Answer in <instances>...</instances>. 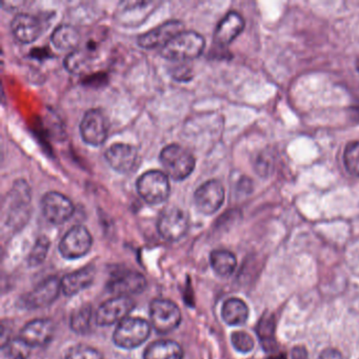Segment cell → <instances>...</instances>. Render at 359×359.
<instances>
[{"label": "cell", "mask_w": 359, "mask_h": 359, "mask_svg": "<svg viewBox=\"0 0 359 359\" xmlns=\"http://www.w3.org/2000/svg\"><path fill=\"white\" fill-rule=\"evenodd\" d=\"M205 47V39L199 33L182 31L161 48V54L165 60L176 62L194 60L203 54Z\"/></svg>", "instance_id": "cell-1"}, {"label": "cell", "mask_w": 359, "mask_h": 359, "mask_svg": "<svg viewBox=\"0 0 359 359\" xmlns=\"http://www.w3.org/2000/svg\"><path fill=\"white\" fill-rule=\"evenodd\" d=\"M159 161L165 174L174 180H184L195 169L196 161L192 153L177 144H169L161 150Z\"/></svg>", "instance_id": "cell-2"}, {"label": "cell", "mask_w": 359, "mask_h": 359, "mask_svg": "<svg viewBox=\"0 0 359 359\" xmlns=\"http://www.w3.org/2000/svg\"><path fill=\"white\" fill-rule=\"evenodd\" d=\"M136 189L140 196L150 205L165 203L171 191L167 174L158 170H151L142 174L136 182Z\"/></svg>", "instance_id": "cell-3"}, {"label": "cell", "mask_w": 359, "mask_h": 359, "mask_svg": "<svg viewBox=\"0 0 359 359\" xmlns=\"http://www.w3.org/2000/svg\"><path fill=\"white\" fill-rule=\"evenodd\" d=\"M151 333V325L148 321L135 317H127L118 323L113 340L117 346L126 350L138 348L142 346Z\"/></svg>", "instance_id": "cell-4"}, {"label": "cell", "mask_w": 359, "mask_h": 359, "mask_svg": "<svg viewBox=\"0 0 359 359\" xmlns=\"http://www.w3.org/2000/svg\"><path fill=\"white\" fill-rule=\"evenodd\" d=\"M150 319L157 333H171L180 325L182 312L172 300L155 299L150 304Z\"/></svg>", "instance_id": "cell-5"}, {"label": "cell", "mask_w": 359, "mask_h": 359, "mask_svg": "<svg viewBox=\"0 0 359 359\" xmlns=\"http://www.w3.org/2000/svg\"><path fill=\"white\" fill-rule=\"evenodd\" d=\"M189 218L184 210L177 207L165 208L157 222L159 234L167 241H178L187 234Z\"/></svg>", "instance_id": "cell-6"}, {"label": "cell", "mask_w": 359, "mask_h": 359, "mask_svg": "<svg viewBox=\"0 0 359 359\" xmlns=\"http://www.w3.org/2000/svg\"><path fill=\"white\" fill-rule=\"evenodd\" d=\"M93 245L91 233L86 226H75L65 234L58 249L66 259H79L89 253Z\"/></svg>", "instance_id": "cell-7"}, {"label": "cell", "mask_w": 359, "mask_h": 359, "mask_svg": "<svg viewBox=\"0 0 359 359\" xmlns=\"http://www.w3.org/2000/svg\"><path fill=\"white\" fill-rule=\"evenodd\" d=\"M81 138L89 146L100 147L106 142L109 123L106 115L98 109H90L83 115L79 126Z\"/></svg>", "instance_id": "cell-8"}, {"label": "cell", "mask_w": 359, "mask_h": 359, "mask_svg": "<svg viewBox=\"0 0 359 359\" xmlns=\"http://www.w3.org/2000/svg\"><path fill=\"white\" fill-rule=\"evenodd\" d=\"M62 291V281L56 276L49 277L37 285L32 291L22 296V304L29 310L47 308L51 306Z\"/></svg>", "instance_id": "cell-9"}, {"label": "cell", "mask_w": 359, "mask_h": 359, "mask_svg": "<svg viewBox=\"0 0 359 359\" xmlns=\"http://www.w3.org/2000/svg\"><path fill=\"white\" fill-rule=\"evenodd\" d=\"M135 304L127 296H116L104 302L96 311L95 323L102 327H109L121 323L133 311Z\"/></svg>", "instance_id": "cell-10"}, {"label": "cell", "mask_w": 359, "mask_h": 359, "mask_svg": "<svg viewBox=\"0 0 359 359\" xmlns=\"http://www.w3.org/2000/svg\"><path fill=\"white\" fill-rule=\"evenodd\" d=\"M41 209L48 222L53 224H62L72 217L74 205L64 194L55 191L46 193L41 199Z\"/></svg>", "instance_id": "cell-11"}, {"label": "cell", "mask_w": 359, "mask_h": 359, "mask_svg": "<svg viewBox=\"0 0 359 359\" xmlns=\"http://www.w3.org/2000/svg\"><path fill=\"white\" fill-rule=\"evenodd\" d=\"M224 201V186L216 180H208L197 188L194 193L195 207L205 215H212L217 212Z\"/></svg>", "instance_id": "cell-12"}, {"label": "cell", "mask_w": 359, "mask_h": 359, "mask_svg": "<svg viewBox=\"0 0 359 359\" xmlns=\"http://www.w3.org/2000/svg\"><path fill=\"white\" fill-rule=\"evenodd\" d=\"M147 279L144 275L135 271H123L111 277L108 290L116 296H129L140 294L147 287Z\"/></svg>", "instance_id": "cell-13"}, {"label": "cell", "mask_w": 359, "mask_h": 359, "mask_svg": "<svg viewBox=\"0 0 359 359\" xmlns=\"http://www.w3.org/2000/svg\"><path fill=\"white\" fill-rule=\"evenodd\" d=\"M182 32L180 20H169L138 37V45L144 49L163 48L172 39Z\"/></svg>", "instance_id": "cell-14"}, {"label": "cell", "mask_w": 359, "mask_h": 359, "mask_svg": "<svg viewBox=\"0 0 359 359\" xmlns=\"http://www.w3.org/2000/svg\"><path fill=\"white\" fill-rule=\"evenodd\" d=\"M54 332H55V325L51 319H34L22 327L20 338L31 348L43 346L51 341Z\"/></svg>", "instance_id": "cell-15"}, {"label": "cell", "mask_w": 359, "mask_h": 359, "mask_svg": "<svg viewBox=\"0 0 359 359\" xmlns=\"http://www.w3.org/2000/svg\"><path fill=\"white\" fill-rule=\"evenodd\" d=\"M245 20L235 11L229 12L217 25L214 33V43L219 47H226L239 36L245 29Z\"/></svg>", "instance_id": "cell-16"}, {"label": "cell", "mask_w": 359, "mask_h": 359, "mask_svg": "<svg viewBox=\"0 0 359 359\" xmlns=\"http://www.w3.org/2000/svg\"><path fill=\"white\" fill-rule=\"evenodd\" d=\"M11 30L14 37L22 43H34L43 32L41 20L31 14L20 13L12 20Z\"/></svg>", "instance_id": "cell-17"}, {"label": "cell", "mask_w": 359, "mask_h": 359, "mask_svg": "<svg viewBox=\"0 0 359 359\" xmlns=\"http://www.w3.org/2000/svg\"><path fill=\"white\" fill-rule=\"evenodd\" d=\"M107 161L118 173H128L133 169L137 158L136 149L131 144H114L106 151Z\"/></svg>", "instance_id": "cell-18"}, {"label": "cell", "mask_w": 359, "mask_h": 359, "mask_svg": "<svg viewBox=\"0 0 359 359\" xmlns=\"http://www.w3.org/2000/svg\"><path fill=\"white\" fill-rule=\"evenodd\" d=\"M95 278V268L88 266L79 269L70 274L65 275L62 278V291L65 295L73 296L89 287Z\"/></svg>", "instance_id": "cell-19"}, {"label": "cell", "mask_w": 359, "mask_h": 359, "mask_svg": "<svg viewBox=\"0 0 359 359\" xmlns=\"http://www.w3.org/2000/svg\"><path fill=\"white\" fill-rule=\"evenodd\" d=\"M144 359H184V350L173 340H157L146 348Z\"/></svg>", "instance_id": "cell-20"}, {"label": "cell", "mask_w": 359, "mask_h": 359, "mask_svg": "<svg viewBox=\"0 0 359 359\" xmlns=\"http://www.w3.org/2000/svg\"><path fill=\"white\" fill-rule=\"evenodd\" d=\"M222 316L226 325L232 327L243 325L249 317V308L243 300L230 298L222 306Z\"/></svg>", "instance_id": "cell-21"}, {"label": "cell", "mask_w": 359, "mask_h": 359, "mask_svg": "<svg viewBox=\"0 0 359 359\" xmlns=\"http://www.w3.org/2000/svg\"><path fill=\"white\" fill-rule=\"evenodd\" d=\"M52 43L62 51H74L81 41V34L71 25H62L52 33Z\"/></svg>", "instance_id": "cell-22"}, {"label": "cell", "mask_w": 359, "mask_h": 359, "mask_svg": "<svg viewBox=\"0 0 359 359\" xmlns=\"http://www.w3.org/2000/svg\"><path fill=\"white\" fill-rule=\"evenodd\" d=\"M275 316L271 313H264L258 321L256 332L258 338L262 342V348L268 352H274L277 348L276 339H275Z\"/></svg>", "instance_id": "cell-23"}, {"label": "cell", "mask_w": 359, "mask_h": 359, "mask_svg": "<svg viewBox=\"0 0 359 359\" xmlns=\"http://www.w3.org/2000/svg\"><path fill=\"white\" fill-rule=\"evenodd\" d=\"M210 264L216 274L222 277L230 276L236 269V256L228 250H214L210 254Z\"/></svg>", "instance_id": "cell-24"}, {"label": "cell", "mask_w": 359, "mask_h": 359, "mask_svg": "<svg viewBox=\"0 0 359 359\" xmlns=\"http://www.w3.org/2000/svg\"><path fill=\"white\" fill-rule=\"evenodd\" d=\"M91 56L85 50L76 49L65 58V67L69 72L81 74L89 69Z\"/></svg>", "instance_id": "cell-25"}, {"label": "cell", "mask_w": 359, "mask_h": 359, "mask_svg": "<svg viewBox=\"0 0 359 359\" xmlns=\"http://www.w3.org/2000/svg\"><path fill=\"white\" fill-rule=\"evenodd\" d=\"M93 310L91 306H81L75 310L70 319L71 329L77 334H87L91 330V321L93 318Z\"/></svg>", "instance_id": "cell-26"}, {"label": "cell", "mask_w": 359, "mask_h": 359, "mask_svg": "<svg viewBox=\"0 0 359 359\" xmlns=\"http://www.w3.org/2000/svg\"><path fill=\"white\" fill-rule=\"evenodd\" d=\"M4 359H28L31 354V346L24 340H9L3 344Z\"/></svg>", "instance_id": "cell-27"}, {"label": "cell", "mask_w": 359, "mask_h": 359, "mask_svg": "<svg viewBox=\"0 0 359 359\" xmlns=\"http://www.w3.org/2000/svg\"><path fill=\"white\" fill-rule=\"evenodd\" d=\"M344 163L348 173L359 177V142H351L346 147Z\"/></svg>", "instance_id": "cell-28"}, {"label": "cell", "mask_w": 359, "mask_h": 359, "mask_svg": "<svg viewBox=\"0 0 359 359\" xmlns=\"http://www.w3.org/2000/svg\"><path fill=\"white\" fill-rule=\"evenodd\" d=\"M51 243L46 236L39 237L35 243L34 247L29 254L28 262L31 266H37L45 262Z\"/></svg>", "instance_id": "cell-29"}, {"label": "cell", "mask_w": 359, "mask_h": 359, "mask_svg": "<svg viewBox=\"0 0 359 359\" xmlns=\"http://www.w3.org/2000/svg\"><path fill=\"white\" fill-rule=\"evenodd\" d=\"M66 359H104V355L87 344L72 346L66 355Z\"/></svg>", "instance_id": "cell-30"}, {"label": "cell", "mask_w": 359, "mask_h": 359, "mask_svg": "<svg viewBox=\"0 0 359 359\" xmlns=\"http://www.w3.org/2000/svg\"><path fill=\"white\" fill-rule=\"evenodd\" d=\"M233 348L241 353H249L254 348V339L250 334L245 331L233 332L231 335Z\"/></svg>", "instance_id": "cell-31"}, {"label": "cell", "mask_w": 359, "mask_h": 359, "mask_svg": "<svg viewBox=\"0 0 359 359\" xmlns=\"http://www.w3.org/2000/svg\"><path fill=\"white\" fill-rule=\"evenodd\" d=\"M291 359H308V351L304 346H296L292 348Z\"/></svg>", "instance_id": "cell-32"}, {"label": "cell", "mask_w": 359, "mask_h": 359, "mask_svg": "<svg viewBox=\"0 0 359 359\" xmlns=\"http://www.w3.org/2000/svg\"><path fill=\"white\" fill-rule=\"evenodd\" d=\"M319 359H344L341 353L335 348H327L320 354Z\"/></svg>", "instance_id": "cell-33"}]
</instances>
